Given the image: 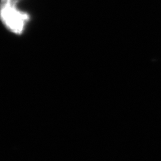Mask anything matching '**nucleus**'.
<instances>
[{"instance_id":"obj_1","label":"nucleus","mask_w":161,"mask_h":161,"mask_svg":"<svg viewBox=\"0 0 161 161\" xmlns=\"http://www.w3.org/2000/svg\"><path fill=\"white\" fill-rule=\"evenodd\" d=\"M17 1H0V20L8 31L15 35H22L28 25L31 16L20 10Z\"/></svg>"},{"instance_id":"obj_2","label":"nucleus","mask_w":161,"mask_h":161,"mask_svg":"<svg viewBox=\"0 0 161 161\" xmlns=\"http://www.w3.org/2000/svg\"><path fill=\"white\" fill-rule=\"evenodd\" d=\"M0 1H18L20 2V0H0Z\"/></svg>"}]
</instances>
